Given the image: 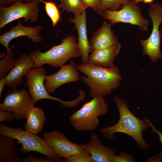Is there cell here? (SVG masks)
<instances>
[{"label": "cell", "mask_w": 162, "mask_h": 162, "mask_svg": "<svg viewBox=\"0 0 162 162\" xmlns=\"http://www.w3.org/2000/svg\"><path fill=\"white\" fill-rule=\"evenodd\" d=\"M78 70L85 75L80 79L89 87L93 98L104 97L118 88L122 80L119 69L115 65L104 68L87 63H80Z\"/></svg>", "instance_id": "obj_1"}, {"label": "cell", "mask_w": 162, "mask_h": 162, "mask_svg": "<svg viewBox=\"0 0 162 162\" xmlns=\"http://www.w3.org/2000/svg\"><path fill=\"white\" fill-rule=\"evenodd\" d=\"M114 100L119 113L118 121L113 125L98 130L108 140L114 138L113 134L114 133L126 134L135 140L139 148L149 149V146L142 136L143 131L147 130L150 127L146 118L143 120L135 116L129 109L126 100L117 96H114Z\"/></svg>", "instance_id": "obj_2"}, {"label": "cell", "mask_w": 162, "mask_h": 162, "mask_svg": "<svg viewBox=\"0 0 162 162\" xmlns=\"http://www.w3.org/2000/svg\"><path fill=\"white\" fill-rule=\"evenodd\" d=\"M61 41V44L53 45L44 52L38 49L33 51L30 54L34 62L33 68L40 67L45 64L52 67H58L71 58L80 57V52L75 36L69 35L62 39Z\"/></svg>", "instance_id": "obj_3"}, {"label": "cell", "mask_w": 162, "mask_h": 162, "mask_svg": "<svg viewBox=\"0 0 162 162\" xmlns=\"http://www.w3.org/2000/svg\"><path fill=\"white\" fill-rule=\"evenodd\" d=\"M108 109V105L104 97H94L70 116L69 118L76 130L80 131H92L99 124L98 117L105 115Z\"/></svg>", "instance_id": "obj_4"}, {"label": "cell", "mask_w": 162, "mask_h": 162, "mask_svg": "<svg viewBox=\"0 0 162 162\" xmlns=\"http://www.w3.org/2000/svg\"><path fill=\"white\" fill-rule=\"evenodd\" d=\"M0 135L9 136L19 141L22 144L19 151L22 154L31 151L36 152L56 161H59L62 158L48 146L44 139L40 138L37 134L26 130H23L20 128L8 127L1 122Z\"/></svg>", "instance_id": "obj_5"}, {"label": "cell", "mask_w": 162, "mask_h": 162, "mask_svg": "<svg viewBox=\"0 0 162 162\" xmlns=\"http://www.w3.org/2000/svg\"><path fill=\"white\" fill-rule=\"evenodd\" d=\"M134 0L123 5L118 10L106 9L100 14L105 20H109L112 26L118 22L129 23L137 26L140 30H148L149 21L142 14L141 9Z\"/></svg>", "instance_id": "obj_6"}, {"label": "cell", "mask_w": 162, "mask_h": 162, "mask_svg": "<svg viewBox=\"0 0 162 162\" xmlns=\"http://www.w3.org/2000/svg\"><path fill=\"white\" fill-rule=\"evenodd\" d=\"M148 13L152 21V32L147 39L140 40V42L143 47L142 54L148 56L150 61L155 62L162 57L159 29L162 22V5L153 2L150 4Z\"/></svg>", "instance_id": "obj_7"}, {"label": "cell", "mask_w": 162, "mask_h": 162, "mask_svg": "<svg viewBox=\"0 0 162 162\" xmlns=\"http://www.w3.org/2000/svg\"><path fill=\"white\" fill-rule=\"evenodd\" d=\"M18 0L8 7L0 8V29L16 20L23 18L25 22H36L38 20L40 0L23 2Z\"/></svg>", "instance_id": "obj_8"}, {"label": "cell", "mask_w": 162, "mask_h": 162, "mask_svg": "<svg viewBox=\"0 0 162 162\" xmlns=\"http://www.w3.org/2000/svg\"><path fill=\"white\" fill-rule=\"evenodd\" d=\"M34 104L28 91L25 88L20 90L15 88L6 93L0 104V110L14 112L16 120L20 121L27 118Z\"/></svg>", "instance_id": "obj_9"}, {"label": "cell", "mask_w": 162, "mask_h": 162, "mask_svg": "<svg viewBox=\"0 0 162 162\" xmlns=\"http://www.w3.org/2000/svg\"><path fill=\"white\" fill-rule=\"evenodd\" d=\"M46 75V70L43 66L32 68L25 75L27 81L24 84L28 88L34 102L35 103L41 100L49 99L59 101L64 106H66L67 101L52 97L48 92L44 85Z\"/></svg>", "instance_id": "obj_10"}, {"label": "cell", "mask_w": 162, "mask_h": 162, "mask_svg": "<svg viewBox=\"0 0 162 162\" xmlns=\"http://www.w3.org/2000/svg\"><path fill=\"white\" fill-rule=\"evenodd\" d=\"M43 136L48 146L59 156L66 159L78 154L84 149L81 145L72 142L64 134L56 130L44 133Z\"/></svg>", "instance_id": "obj_11"}, {"label": "cell", "mask_w": 162, "mask_h": 162, "mask_svg": "<svg viewBox=\"0 0 162 162\" xmlns=\"http://www.w3.org/2000/svg\"><path fill=\"white\" fill-rule=\"evenodd\" d=\"M78 65L72 60L69 64L61 66L60 69L54 74L46 75L44 85L48 92L52 93L63 84L80 80Z\"/></svg>", "instance_id": "obj_12"}, {"label": "cell", "mask_w": 162, "mask_h": 162, "mask_svg": "<svg viewBox=\"0 0 162 162\" xmlns=\"http://www.w3.org/2000/svg\"><path fill=\"white\" fill-rule=\"evenodd\" d=\"M42 29L43 27L40 25L34 27L24 26L20 20L15 26H12L9 30L0 36V43L5 47L6 52L12 50L9 46L10 41L20 37H26L32 42L39 44L44 39V37L40 34Z\"/></svg>", "instance_id": "obj_13"}, {"label": "cell", "mask_w": 162, "mask_h": 162, "mask_svg": "<svg viewBox=\"0 0 162 162\" xmlns=\"http://www.w3.org/2000/svg\"><path fill=\"white\" fill-rule=\"evenodd\" d=\"M34 62L30 56L21 54L9 73L5 76L7 86L12 89L23 82V76L30 69L33 68Z\"/></svg>", "instance_id": "obj_14"}, {"label": "cell", "mask_w": 162, "mask_h": 162, "mask_svg": "<svg viewBox=\"0 0 162 162\" xmlns=\"http://www.w3.org/2000/svg\"><path fill=\"white\" fill-rule=\"evenodd\" d=\"M69 21L75 25L78 34V46L82 58V63H87L89 53L93 49L90 44L88 38L86 26V12L83 11L79 16H75L74 19L70 18Z\"/></svg>", "instance_id": "obj_15"}, {"label": "cell", "mask_w": 162, "mask_h": 162, "mask_svg": "<svg viewBox=\"0 0 162 162\" xmlns=\"http://www.w3.org/2000/svg\"><path fill=\"white\" fill-rule=\"evenodd\" d=\"M91 134L89 142L80 144L84 149L89 152L94 162H112V157L115 154V149L102 144L98 137L93 131H91Z\"/></svg>", "instance_id": "obj_16"}, {"label": "cell", "mask_w": 162, "mask_h": 162, "mask_svg": "<svg viewBox=\"0 0 162 162\" xmlns=\"http://www.w3.org/2000/svg\"><path fill=\"white\" fill-rule=\"evenodd\" d=\"M111 26L110 23L104 21L102 26L94 31L89 41L93 50L106 48L119 43Z\"/></svg>", "instance_id": "obj_17"}, {"label": "cell", "mask_w": 162, "mask_h": 162, "mask_svg": "<svg viewBox=\"0 0 162 162\" xmlns=\"http://www.w3.org/2000/svg\"><path fill=\"white\" fill-rule=\"evenodd\" d=\"M121 48L119 43L106 48L94 50L89 56L87 63L104 68L113 66V61Z\"/></svg>", "instance_id": "obj_18"}, {"label": "cell", "mask_w": 162, "mask_h": 162, "mask_svg": "<svg viewBox=\"0 0 162 162\" xmlns=\"http://www.w3.org/2000/svg\"><path fill=\"white\" fill-rule=\"evenodd\" d=\"M14 139L0 136V162H19L18 146Z\"/></svg>", "instance_id": "obj_19"}, {"label": "cell", "mask_w": 162, "mask_h": 162, "mask_svg": "<svg viewBox=\"0 0 162 162\" xmlns=\"http://www.w3.org/2000/svg\"><path fill=\"white\" fill-rule=\"evenodd\" d=\"M25 124L26 130L37 134L42 129L45 123V116L43 110L39 107H34L30 110Z\"/></svg>", "instance_id": "obj_20"}, {"label": "cell", "mask_w": 162, "mask_h": 162, "mask_svg": "<svg viewBox=\"0 0 162 162\" xmlns=\"http://www.w3.org/2000/svg\"><path fill=\"white\" fill-rule=\"evenodd\" d=\"M60 4L58 8L62 9V12L66 11L71 12L75 16L80 15L87 8L84 5L82 0H59Z\"/></svg>", "instance_id": "obj_21"}, {"label": "cell", "mask_w": 162, "mask_h": 162, "mask_svg": "<svg viewBox=\"0 0 162 162\" xmlns=\"http://www.w3.org/2000/svg\"><path fill=\"white\" fill-rule=\"evenodd\" d=\"M40 2L44 4L46 12L51 20L52 26L54 27L56 26L61 20L60 13L58 6L52 1L40 0Z\"/></svg>", "instance_id": "obj_22"}, {"label": "cell", "mask_w": 162, "mask_h": 162, "mask_svg": "<svg viewBox=\"0 0 162 162\" xmlns=\"http://www.w3.org/2000/svg\"><path fill=\"white\" fill-rule=\"evenodd\" d=\"M17 58H14L12 50L6 52V54L0 60V78L5 77L6 73L16 64Z\"/></svg>", "instance_id": "obj_23"}, {"label": "cell", "mask_w": 162, "mask_h": 162, "mask_svg": "<svg viewBox=\"0 0 162 162\" xmlns=\"http://www.w3.org/2000/svg\"><path fill=\"white\" fill-rule=\"evenodd\" d=\"M132 0H102L101 4L96 13L98 15L106 9L112 11L120 9L122 6Z\"/></svg>", "instance_id": "obj_24"}, {"label": "cell", "mask_w": 162, "mask_h": 162, "mask_svg": "<svg viewBox=\"0 0 162 162\" xmlns=\"http://www.w3.org/2000/svg\"><path fill=\"white\" fill-rule=\"evenodd\" d=\"M67 162H94L89 152L83 149L78 154L70 157L66 159Z\"/></svg>", "instance_id": "obj_25"}, {"label": "cell", "mask_w": 162, "mask_h": 162, "mask_svg": "<svg viewBox=\"0 0 162 162\" xmlns=\"http://www.w3.org/2000/svg\"><path fill=\"white\" fill-rule=\"evenodd\" d=\"M134 162L135 160L131 154L127 153L126 152H121L118 156L115 155L113 156L112 162Z\"/></svg>", "instance_id": "obj_26"}, {"label": "cell", "mask_w": 162, "mask_h": 162, "mask_svg": "<svg viewBox=\"0 0 162 162\" xmlns=\"http://www.w3.org/2000/svg\"><path fill=\"white\" fill-rule=\"evenodd\" d=\"M15 117V114L12 112L5 111L0 110V122L7 121L13 122Z\"/></svg>", "instance_id": "obj_27"}, {"label": "cell", "mask_w": 162, "mask_h": 162, "mask_svg": "<svg viewBox=\"0 0 162 162\" xmlns=\"http://www.w3.org/2000/svg\"><path fill=\"white\" fill-rule=\"evenodd\" d=\"M82 1L87 8H91L96 12L101 4L102 0H82Z\"/></svg>", "instance_id": "obj_28"}, {"label": "cell", "mask_w": 162, "mask_h": 162, "mask_svg": "<svg viewBox=\"0 0 162 162\" xmlns=\"http://www.w3.org/2000/svg\"><path fill=\"white\" fill-rule=\"evenodd\" d=\"M148 122L150 127L152 128V130L153 134L157 133L158 134L159 137V140L161 143L162 146V133H161L153 125L152 122L148 120L147 118H146ZM156 155L159 157L162 160V148L161 151L157 154Z\"/></svg>", "instance_id": "obj_29"}, {"label": "cell", "mask_w": 162, "mask_h": 162, "mask_svg": "<svg viewBox=\"0 0 162 162\" xmlns=\"http://www.w3.org/2000/svg\"><path fill=\"white\" fill-rule=\"evenodd\" d=\"M19 162H51V160L37 158L32 156H27L24 158L18 159Z\"/></svg>", "instance_id": "obj_30"}, {"label": "cell", "mask_w": 162, "mask_h": 162, "mask_svg": "<svg viewBox=\"0 0 162 162\" xmlns=\"http://www.w3.org/2000/svg\"><path fill=\"white\" fill-rule=\"evenodd\" d=\"M6 85L5 77L0 78V98L2 97V92L5 86Z\"/></svg>", "instance_id": "obj_31"}, {"label": "cell", "mask_w": 162, "mask_h": 162, "mask_svg": "<svg viewBox=\"0 0 162 162\" xmlns=\"http://www.w3.org/2000/svg\"><path fill=\"white\" fill-rule=\"evenodd\" d=\"M147 162H162V160L156 155L152 157H150L146 161Z\"/></svg>", "instance_id": "obj_32"}, {"label": "cell", "mask_w": 162, "mask_h": 162, "mask_svg": "<svg viewBox=\"0 0 162 162\" xmlns=\"http://www.w3.org/2000/svg\"><path fill=\"white\" fill-rule=\"evenodd\" d=\"M18 0H7V4L10 5L12 3ZM26 2H29L34 0H22Z\"/></svg>", "instance_id": "obj_33"}, {"label": "cell", "mask_w": 162, "mask_h": 162, "mask_svg": "<svg viewBox=\"0 0 162 162\" xmlns=\"http://www.w3.org/2000/svg\"><path fill=\"white\" fill-rule=\"evenodd\" d=\"M7 5V0H0V8L6 7Z\"/></svg>", "instance_id": "obj_34"}, {"label": "cell", "mask_w": 162, "mask_h": 162, "mask_svg": "<svg viewBox=\"0 0 162 162\" xmlns=\"http://www.w3.org/2000/svg\"><path fill=\"white\" fill-rule=\"evenodd\" d=\"M154 0H143V3L145 4H150L153 2Z\"/></svg>", "instance_id": "obj_35"}, {"label": "cell", "mask_w": 162, "mask_h": 162, "mask_svg": "<svg viewBox=\"0 0 162 162\" xmlns=\"http://www.w3.org/2000/svg\"><path fill=\"white\" fill-rule=\"evenodd\" d=\"M5 53L4 52H3L0 54V58H1L3 57L5 55Z\"/></svg>", "instance_id": "obj_36"}, {"label": "cell", "mask_w": 162, "mask_h": 162, "mask_svg": "<svg viewBox=\"0 0 162 162\" xmlns=\"http://www.w3.org/2000/svg\"><path fill=\"white\" fill-rule=\"evenodd\" d=\"M160 31L161 42H162V27L161 28Z\"/></svg>", "instance_id": "obj_37"}, {"label": "cell", "mask_w": 162, "mask_h": 162, "mask_svg": "<svg viewBox=\"0 0 162 162\" xmlns=\"http://www.w3.org/2000/svg\"><path fill=\"white\" fill-rule=\"evenodd\" d=\"M136 2L138 3L139 2L143 1V0H134Z\"/></svg>", "instance_id": "obj_38"}, {"label": "cell", "mask_w": 162, "mask_h": 162, "mask_svg": "<svg viewBox=\"0 0 162 162\" xmlns=\"http://www.w3.org/2000/svg\"><path fill=\"white\" fill-rule=\"evenodd\" d=\"M161 62L162 63V57H161Z\"/></svg>", "instance_id": "obj_39"}]
</instances>
